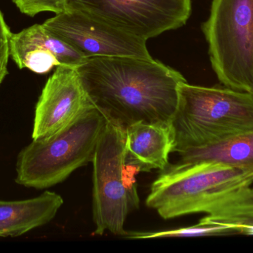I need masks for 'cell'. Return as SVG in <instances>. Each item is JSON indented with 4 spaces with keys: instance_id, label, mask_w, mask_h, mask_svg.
<instances>
[{
    "instance_id": "cell-1",
    "label": "cell",
    "mask_w": 253,
    "mask_h": 253,
    "mask_svg": "<svg viewBox=\"0 0 253 253\" xmlns=\"http://www.w3.org/2000/svg\"><path fill=\"white\" fill-rule=\"evenodd\" d=\"M77 70L93 105L125 129L138 122L171 124L178 86L187 82L153 58L95 56Z\"/></svg>"
},
{
    "instance_id": "cell-12",
    "label": "cell",
    "mask_w": 253,
    "mask_h": 253,
    "mask_svg": "<svg viewBox=\"0 0 253 253\" xmlns=\"http://www.w3.org/2000/svg\"><path fill=\"white\" fill-rule=\"evenodd\" d=\"M63 203L62 196L51 191L25 200H0V237H18L46 225Z\"/></svg>"
},
{
    "instance_id": "cell-6",
    "label": "cell",
    "mask_w": 253,
    "mask_h": 253,
    "mask_svg": "<svg viewBox=\"0 0 253 253\" xmlns=\"http://www.w3.org/2000/svg\"><path fill=\"white\" fill-rule=\"evenodd\" d=\"M202 31L219 81L253 94V0H212Z\"/></svg>"
},
{
    "instance_id": "cell-8",
    "label": "cell",
    "mask_w": 253,
    "mask_h": 253,
    "mask_svg": "<svg viewBox=\"0 0 253 253\" xmlns=\"http://www.w3.org/2000/svg\"><path fill=\"white\" fill-rule=\"evenodd\" d=\"M42 25L87 59L95 56L153 58L146 40L80 10H65Z\"/></svg>"
},
{
    "instance_id": "cell-11",
    "label": "cell",
    "mask_w": 253,
    "mask_h": 253,
    "mask_svg": "<svg viewBox=\"0 0 253 253\" xmlns=\"http://www.w3.org/2000/svg\"><path fill=\"white\" fill-rule=\"evenodd\" d=\"M175 144L171 124L138 122L126 129V162L138 172L166 169Z\"/></svg>"
},
{
    "instance_id": "cell-9",
    "label": "cell",
    "mask_w": 253,
    "mask_h": 253,
    "mask_svg": "<svg viewBox=\"0 0 253 253\" xmlns=\"http://www.w3.org/2000/svg\"><path fill=\"white\" fill-rule=\"evenodd\" d=\"M93 107L77 68L59 65L46 82L36 105L32 139L56 135Z\"/></svg>"
},
{
    "instance_id": "cell-16",
    "label": "cell",
    "mask_w": 253,
    "mask_h": 253,
    "mask_svg": "<svg viewBox=\"0 0 253 253\" xmlns=\"http://www.w3.org/2000/svg\"><path fill=\"white\" fill-rule=\"evenodd\" d=\"M24 14L34 16L44 11L62 13L66 10L67 0H13Z\"/></svg>"
},
{
    "instance_id": "cell-14",
    "label": "cell",
    "mask_w": 253,
    "mask_h": 253,
    "mask_svg": "<svg viewBox=\"0 0 253 253\" xmlns=\"http://www.w3.org/2000/svg\"><path fill=\"white\" fill-rule=\"evenodd\" d=\"M205 218L253 236V188L245 187L223 199Z\"/></svg>"
},
{
    "instance_id": "cell-7",
    "label": "cell",
    "mask_w": 253,
    "mask_h": 253,
    "mask_svg": "<svg viewBox=\"0 0 253 253\" xmlns=\"http://www.w3.org/2000/svg\"><path fill=\"white\" fill-rule=\"evenodd\" d=\"M67 10L88 13L147 41L185 25L192 0H67Z\"/></svg>"
},
{
    "instance_id": "cell-10",
    "label": "cell",
    "mask_w": 253,
    "mask_h": 253,
    "mask_svg": "<svg viewBox=\"0 0 253 253\" xmlns=\"http://www.w3.org/2000/svg\"><path fill=\"white\" fill-rule=\"evenodd\" d=\"M9 44L10 56L18 67L36 74H47L59 65L77 68L87 59L42 24L11 33Z\"/></svg>"
},
{
    "instance_id": "cell-2",
    "label": "cell",
    "mask_w": 253,
    "mask_h": 253,
    "mask_svg": "<svg viewBox=\"0 0 253 253\" xmlns=\"http://www.w3.org/2000/svg\"><path fill=\"white\" fill-rule=\"evenodd\" d=\"M172 119L173 152L205 147L253 130V94L181 83Z\"/></svg>"
},
{
    "instance_id": "cell-4",
    "label": "cell",
    "mask_w": 253,
    "mask_h": 253,
    "mask_svg": "<svg viewBox=\"0 0 253 253\" xmlns=\"http://www.w3.org/2000/svg\"><path fill=\"white\" fill-rule=\"evenodd\" d=\"M108 118L96 107L68 127L44 139L33 140L17 155L15 182L27 188H50L92 162Z\"/></svg>"
},
{
    "instance_id": "cell-13",
    "label": "cell",
    "mask_w": 253,
    "mask_h": 253,
    "mask_svg": "<svg viewBox=\"0 0 253 253\" xmlns=\"http://www.w3.org/2000/svg\"><path fill=\"white\" fill-rule=\"evenodd\" d=\"M179 163L215 162L253 174V130L205 147L177 152Z\"/></svg>"
},
{
    "instance_id": "cell-5",
    "label": "cell",
    "mask_w": 253,
    "mask_h": 253,
    "mask_svg": "<svg viewBox=\"0 0 253 253\" xmlns=\"http://www.w3.org/2000/svg\"><path fill=\"white\" fill-rule=\"evenodd\" d=\"M93 219L94 234L109 231L126 236L129 212L139 207L133 175L126 174V129L108 120L93 160Z\"/></svg>"
},
{
    "instance_id": "cell-3",
    "label": "cell",
    "mask_w": 253,
    "mask_h": 253,
    "mask_svg": "<svg viewBox=\"0 0 253 253\" xmlns=\"http://www.w3.org/2000/svg\"><path fill=\"white\" fill-rule=\"evenodd\" d=\"M253 184V173L228 165L178 162L153 181L146 204L165 220L208 215L223 199Z\"/></svg>"
},
{
    "instance_id": "cell-18",
    "label": "cell",
    "mask_w": 253,
    "mask_h": 253,
    "mask_svg": "<svg viewBox=\"0 0 253 253\" xmlns=\"http://www.w3.org/2000/svg\"><path fill=\"white\" fill-rule=\"evenodd\" d=\"M11 32H10V28L7 26V23L4 20V16H3L2 13L0 10V37H10Z\"/></svg>"
},
{
    "instance_id": "cell-17",
    "label": "cell",
    "mask_w": 253,
    "mask_h": 253,
    "mask_svg": "<svg viewBox=\"0 0 253 253\" xmlns=\"http://www.w3.org/2000/svg\"><path fill=\"white\" fill-rule=\"evenodd\" d=\"M10 56L9 38L0 37V85L7 74V62Z\"/></svg>"
},
{
    "instance_id": "cell-15",
    "label": "cell",
    "mask_w": 253,
    "mask_h": 253,
    "mask_svg": "<svg viewBox=\"0 0 253 253\" xmlns=\"http://www.w3.org/2000/svg\"><path fill=\"white\" fill-rule=\"evenodd\" d=\"M239 234L237 230L230 226L203 218L199 224L190 227L154 233H127L126 239H146L158 238H187L200 236H229Z\"/></svg>"
}]
</instances>
